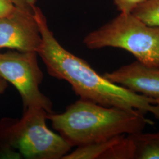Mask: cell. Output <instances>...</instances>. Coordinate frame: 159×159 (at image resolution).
I'll return each mask as SVG.
<instances>
[{
	"mask_svg": "<svg viewBox=\"0 0 159 159\" xmlns=\"http://www.w3.org/2000/svg\"><path fill=\"white\" fill-rule=\"evenodd\" d=\"M33 12L42 38L37 54L49 75L67 81L80 99L106 107L150 113L159 120V100L131 91L100 75L85 60L61 45L39 7L34 6Z\"/></svg>",
	"mask_w": 159,
	"mask_h": 159,
	"instance_id": "cell-1",
	"label": "cell"
},
{
	"mask_svg": "<svg viewBox=\"0 0 159 159\" xmlns=\"http://www.w3.org/2000/svg\"><path fill=\"white\" fill-rule=\"evenodd\" d=\"M137 110L106 107L80 99L61 113L47 114L52 128L71 147L143 132L154 122Z\"/></svg>",
	"mask_w": 159,
	"mask_h": 159,
	"instance_id": "cell-2",
	"label": "cell"
},
{
	"mask_svg": "<svg viewBox=\"0 0 159 159\" xmlns=\"http://www.w3.org/2000/svg\"><path fill=\"white\" fill-rule=\"evenodd\" d=\"M48 113L40 108H25L20 119L0 120L1 158L63 159L71 147L47 125Z\"/></svg>",
	"mask_w": 159,
	"mask_h": 159,
	"instance_id": "cell-3",
	"label": "cell"
},
{
	"mask_svg": "<svg viewBox=\"0 0 159 159\" xmlns=\"http://www.w3.org/2000/svg\"><path fill=\"white\" fill-rule=\"evenodd\" d=\"M83 44L91 50L113 47L125 50L137 60L159 68V27L146 25L131 14H120L87 34Z\"/></svg>",
	"mask_w": 159,
	"mask_h": 159,
	"instance_id": "cell-4",
	"label": "cell"
},
{
	"mask_svg": "<svg viewBox=\"0 0 159 159\" xmlns=\"http://www.w3.org/2000/svg\"><path fill=\"white\" fill-rule=\"evenodd\" d=\"M36 52H0V76L14 85L22 98L24 109L42 108L52 113L51 100L40 90L44 74Z\"/></svg>",
	"mask_w": 159,
	"mask_h": 159,
	"instance_id": "cell-5",
	"label": "cell"
},
{
	"mask_svg": "<svg viewBox=\"0 0 159 159\" xmlns=\"http://www.w3.org/2000/svg\"><path fill=\"white\" fill-rule=\"evenodd\" d=\"M42 43L41 34L33 10L16 7L0 18V50L37 52Z\"/></svg>",
	"mask_w": 159,
	"mask_h": 159,
	"instance_id": "cell-6",
	"label": "cell"
},
{
	"mask_svg": "<svg viewBox=\"0 0 159 159\" xmlns=\"http://www.w3.org/2000/svg\"><path fill=\"white\" fill-rule=\"evenodd\" d=\"M103 75L131 91L159 100V68L149 67L136 60Z\"/></svg>",
	"mask_w": 159,
	"mask_h": 159,
	"instance_id": "cell-7",
	"label": "cell"
},
{
	"mask_svg": "<svg viewBox=\"0 0 159 159\" xmlns=\"http://www.w3.org/2000/svg\"><path fill=\"white\" fill-rule=\"evenodd\" d=\"M130 135L135 145L134 159H159V132Z\"/></svg>",
	"mask_w": 159,
	"mask_h": 159,
	"instance_id": "cell-8",
	"label": "cell"
},
{
	"mask_svg": "<svg viewBox=\"0 0 159 159\" xmlns=\"http://www.w3.org/2000/svg\"><path fill=\"white\" fill-rule=\"evenodd\" d=\"M125 134L114 137L105 141L94 143L77 147L73 152H69L63 159H100L103 154Z\"/></svg>",
	"mask_w": 159,
	"mask_h": 159,
	"instance_id": "cell-9",
	"label": "cell"
},
{
	"mask_svg": "<svg viewBox=\"0 0 159 159\" xmlns=\"http://www.w3.org/2000/svg\"><path fill=\"white\" fill-rule=\"evenodd\" d=\"M135 145L130 134H125L102 154L100 159H134Z\"/></svg>",
	"mask_w": 159,
	"mask_h": 159,
	"instance_id": "cell-10",
	"label": "cell"
},
{
	"mask_svg": "<svg viewBox=\"0 0 159 159\" xmlns=\"http://www.w3.org/2000/svg\"><path fill=\"white\" fill-rule=\"evenodd\" d=\"M131 14L146 25L159 27V0H146Z\"/></svg>",
	"mask_w": 159,
	"mask_h": 159,
	"instance_id": "cell-11",
	"label": "cell"
},
{
	"mask_svg": "<svg viewBox=\"0 0 159 159\" xmlns=\"http://www.w3.org/2000/svg\"><path fill=\"white\" fill-rule=\"evenodd\" d=\"M146 0H114V4L121 14H130Z\"/></svg>",
	"mask_w": 159,
	"mask_h": 159,
	"instance_id": "cell-12",
	"label": "cell"
},
{
	"mask_svg": "<svg viewBox=\"0 0 159 159\" xmlns=\"http://www.w3.org/2000/svg\"><path fill=\"white\" fill-rule=\"evenodd\" d=\"M16 8L10 0H0V18L11 14Z\"/></svg>",
	"mask_w": 159,
	"mask_h": 159,
	"instance_id": "cell-13",
	"label": "cell"
},
{
	"mask_svg": "<svg viewBox=\"0 0 159 159\" xmlns=\"http://www.w3.org/2000/svg\"><path fill=\"white\" fill-rule=\"evenodd\" d=\"M12 2L20 8H23L29 10H33V8L35 6L37 0H10Z\"/></svg>",
	"mask_w": 159,
	"mask_h": 159,
	"instance_id": "cell-14",
	"label": "cell"
},
{
	"mask_svg": "<svg viewBox=\"0 0 159 159\" xmlns=\"http://www.w3.org/2000/svg\"><path fill=\"white\" fill-rule=\"evenodd\" d=\"M8 87V82L0 76V96L2 95Z\"/></svg>",
	"mask_w": 159,
	"mask_h": 159,
	"instance_id": "cell-15",
	"label": "cell"
}]
</instances>
